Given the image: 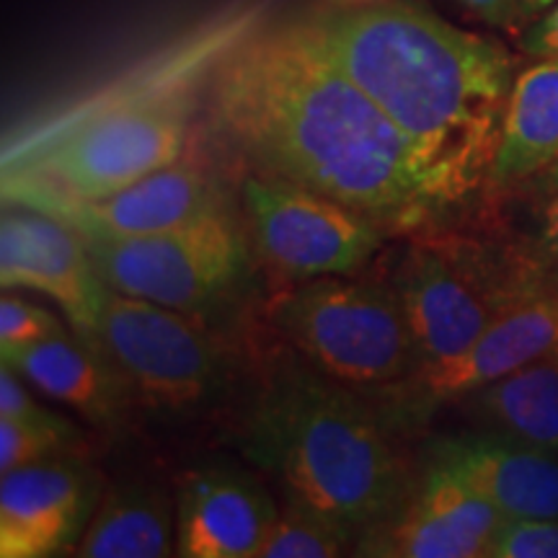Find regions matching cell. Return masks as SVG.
Returning <instances> with one entry per match:
<instances>
[{"label": "cell", "instance_id": "f1b7e54d", "mask_svg": "<svg viewBox=\"0 0 558 558\" xmlns=\"http://www.w3.org/2000/svg\"><path fill=\"white\" fill-rule=\"evenodd\" d=\"M554 3H556V0H522V24H520V32L525 29L530 21L538 19L543 11H548Z\"/></svg>", "mask_w": 558, "mask_h": 558}, {"label": "cell", "instance_id": "1f68e13d", "mask_svg": "<svg viewBox=\"0 0 558 558\" xmlns=\"http://www.w3.org/2000/svg\"><path fill=\"white\" fill-rule=\"evenodd\" d=\"M554 354H558V344H556V349H554Z\"/></svg>", "mask_w": 558, "mask_h": 558}, {"label": "cell", "instance_id": "ffe728a7", "mask_svg": "<svg viewBox=\"0 0 558 558\" xmlns=\"http://www.w3.org/2000/svg\"><path fill=\"white\" fill-rule=\"evenodd\" d=\"M478 429L558 452V354L527 362L456 401Z\"/></svg>", "mask_w": 558, "mask_h": 558}, {"label": "cell", "instance_id": "9c48e42d", "mask_svg": "<svg viewBox=\"0 0 558 558\" xmlns=\"http://www.w3.org/2000/svg\"><path fill=\"white\" fill-rule=\"evenodd\" d=\"M96 344L153 409L197 411L226 386V360L190 313L109 290Z\"/></svg>", "mask_w": 558, "mask_h": 558}, {"label": "cell", "instance_id": "7402d4cb", "mask_svg": "<svg viewBox=\"0 0 558 558\" xmlns=\"http://www.w3.org/2000/svg\"><path fill=\"white\" fill-rule=\"evenodd\" d=\"M357 535L320 509L284 494L259 558H337L352 554Z\"/></svg>", "mask_w": 558, "mask_h": 558}, {"label": "cell", "instance_id": "603a6c76", "mask_svg": "<svg viewBox=\"0 0 558 558\" xmlns=\"http://www.w3.org/2000/svg\"><path fill=\"white\" fill-rule=\"evenodd\" d=\"M81 435L73 424L68 427H37L11 418H0V473H9L39 460L81 450Z\"/></svg>", "mask_w": 558, "mask_h": 558}, {"label": "cell", "instance_id": "4316f807", "mask_svg": "<svg viewBox=\"0 0 558 558\" xmlns=\"http://www.w3.org/2000/svg\"><path fill=\"white\" fill-rule=\"evenodd\" d=\"M520 50L533 60H558V0L520 32Z\"/></svg>", "mask_w": 558, "mask_h": 558}, {"label": "cell", "instance_id": "4fadbf2b", "mask_svg": "<svg viewBox=\"0 0 558 558\" xmlns=\"http://www.w3.org/2000/svg\"><path fill=\"white\" fill-rule=\"evenodd\" d=\"M101 494L99 473L78 452L0 473V556L73 554Z\"/></svg>", "mask_w": 558, "mask_h": 558}, {"label": "cell", "instance_id": "ac0fdd59", "mask_svg": "<svg viewBox=\"0 0 558 558\" xmlns=\"http://www.w3.org/2000/svg\"><path fill=\"white\" fill-rule=\"evenodd\" d=\"M558 160V60L522 68L509 94L494 158L492 190H518L546 177Z\"/></svg>", "mask_w": 558, "mask_h": 558}, {"label": "cell", "instance_id": "7c38bea8", "mask_svg": "<svg viewBox=\"0 0 558 558\" xmlns=\"http://www.w3.org/2000/svg\"><path fill=\"white\" fill-rule=\"evenodd\" d=\"M0 284L47 295L60 305L75 333L96 341L109 284L78 230L39 213L5 205L0 218Z\"/></svg>", "mask_w": 558, "mask_h": 558}, {"label": "cell", "instance_id": "7a4b0ae2", "mask_svg": "<svg viewBox=\"0 0 558 558\" xmlns=\"http://www.w3.org/2000/svg\"><path fill=\"white\" fill-rule=\"evenodd\" d=\"M295 21L407 135L448 218L488 192L520 73L501 41L460 29L424 0L318 5Z\"/></svg>", "mask_w": 558, "mask_h": 558}, {"label": "cell", "instance_id": "d6986e66", "mask_svg": "<svg viewBox=\"0 0 558 558\" xmlns=\"http://www.w3.org/2000/svg\"><path fill=\"white\" fill-rule=\"evenodd\" d=\"M179 554L177 499L148 481L130 478L104 488L73 556L169 558Z\"/></svg>", "mask_w": 558, "mask_h": 558}, {"label": "cell", "instance_id": "cb8c5ba5", "mask_svg": "<svg viewBox=\"0 0 558 558\" xmlns=\"http://www.w3.org/2000/svg\"><path fill=\"white\" fill-rule=\"evenodd\" d=\"M68 333L62 320L39 303L19 295L0 300V349H19Z\"/></svg>", "mask_w": 558, "mask_h": 558}, {"label": "cell", "instance_id": "5bb4252c", "mask_svg": "<svg viewBox=\"0 0 558 558\" xmlns=\"http://www.w3.org/2000/svg\"><path fill=\"white\" fill-rule=\"evenodd\" d=\"M9 205L52 215L86 239H140L190 226L209 213L226 209L228 199L218 179L184 158L107 197L75 199L60 194H24Z\"/></svg>", "mask_w": 558, "mask_h": 558}, {"label": "cell", "instance_id": "e0dca14e", "mask_svg": "<svg viewBox=\"0 0 558 558\" xmlns=\"http://www.w3.org/2000/svg\"><path fill=\"white\" fill-rule=\"evenodd\" d=\"M0 360L32 388L75 409L99 427H117L135 399L107 352L81 333L78 339L60 333L29 347L0 349Z\"/></svg>", "mask_w": 558, "mask_h": 558}, {"label": "cell", "instance_id": "d4e9b609", "mask_svg": "<svg viewBox=\"0 0 558 558\" xmlns=\"http://www.w3.org/2000/svg\"><path fill=\"white\" fill-rule=\"evenodd\" d=\"M488 558H558V520H505Z\"/></svg>", "mask_w": 558, "mask_h": 558}, {"label": "cell", "instance_id": "6da1fadb", "mask_svg": "<svg viewBox=\"0 0 558 558\" xmlns=\"http://www.w3.org/2000/svg\"><path fill=\"white\" fill-rule=\"evenodd\" d=\"M205 111L248 169L344 202L390 235L432 233L448 220L407 135L295 19L228 47L209 73Z\"/></svg>", "mask_w": 558, "mask_h": 558}, {"label": "cell", "instance_id": "9a60e30c", "mask_svg": "<svg viewBox=\"0 0 558 558\" xmlns=\"http://www.w3.org/2000/svg\"><path fill=\"white\" fill-rule=\"evenodd\" d=\"M277 514V499L251 471L194 465L177 484V556L259 558Z\"/></svg>", "mask_w": 558, "mask_h": 558}, {"label": "cell", "instance_id": "3957f363", "mask_svg": "<svg viewBox=\"0 0 558 558\" xmlns=\"http://www.w3.org/2000/svg\"><path fill=\"white\" fill-rule=\"evenodd\" d=\"M243 34L218 24L5 140L3 205L24 194L107 197L184 160L209 73Z\"/></svg>", "mask_w": 558, "mask_h": 558}, {"label": "cell", "instance_id": "83f0119b", "mask_svg": "<svg viewBox=\"0 0 558 558\" xmlns=\"http://www.w3.org/2000/svg\"><path fill=\"white\" fill-rule=\"evenodd\" d=\"M469 16L494 29L520 32L522 0H452Z\"/></svg>", "mask_w": 558, "mask_h": 558}, {"label": "cell", "instance_id": "52a82bcc", "mask_svg": "<svg viewBox=\"0 0 558 558\" xmlns=\"http://www.w3.org/2000/svg\"><path fill=\"white\" fill-rule=\"evenodd\" d=\"M239 197L256 256L292 282L354 275L390 235L344 202L248 166Z\"/></svg>", "mask_w": 558, "mask_h": 558}, {"label": "cell", "instance_id": "484cf974", "mask_svg": "<svg viewBox=\"0 0 558 558\" xmlns=\"http://www.w3.org/2000/svg\"><path fill=\"white\" fill-rule=\"evenodd\" d=\"M0 418H11L21 424H37V427H68V418L54 414L45 403L34 399L16 369L0 365Z\"/></svg>", "mask_w": 558, "mask_h": 558}, {"label": "cell", "instance_id": "277c9868", "mask_svg": "<svg viewBox=\"0 0 558 558\" xmlns=\"http://www.w3.org/2000/svg\"><path fill=\"white\" fill-rule=\"evenodd\" d=\"M243 452L288 497L354 535L386 518L414 481L383 409L295 357L271 367L246 418Z\"/></svg>", "mask_w": 558, "mask_h": 558}, {"label": "cell", "instance_id": "30bf717a", "mask_svg": "<svg viewBox=\"0 0 558 558\" xmlns=\"http://www.w3.org/2000/svg\"><path fill=\"white\" fill-rule=\"evenodd\" d=\"M505 514L452 473L424 465L386 518L362 530L352 556L484 558Z\"/></svg>", "mask_w": 558, "mask_h": 558}, {"label": "cell", "instance_id": "f546056e", "mask_svg": "<svg viewBox=\"0 0 558 558\" xmlns=\"http://www.w3.org/2000/svg\"><path fill=\"white\" fill-rule=\"evenodd\" d=\"M390 3V0H320V5L326 9H341V11H354V9H373V5Z\"/></svg>", "mask_w": 558, "mask_h": 558}, {"label": "cell", "instance_id": "2e32d148", "mask_svg": "<svg viewBox=\"0 0 558 558\" xmlns=\"http://www.w3.org/2000/svg\"><path fill=\"white\" fill-rule=\"evenodd\" d=\"M427 463L469 484L507 520H558V452L476 427L432 439Z\"/></svg>", "mask_w": 558, "mask_h": 558}, {"label": "cell", "instance_id": "4dcf8cb0", "mask_svg": "<svg viewBox=\"0 0 558 558\" xmlns=\"http://www.w3.org/2000/svg\"><path fill=\"white\" fill-rule=\"evenodd\" d=\"M538 181H541L543 190H558V160L554 163V169H550L546 177L538 179Z\"/></svg>", "mask_w": 558, "mask_h": 558}, {"label": "cell", "instance_id": "5b68a950", "mask_svg": "<svg viewBox=\"0 0 558 558\" xmlns=\"http://www.w3.org/2000/svg\"><path fill=\"white\" fill-rule=\"evenodd\" d=\"M271 324L300 357L369 399H383L422 367L388 279H305L275 300Z\"/></svg>", "mask_w": 558, "mask_h": 558}, {"label": "cell", "instance_id": "8fae6325", "mask_svg": "<svg viewBox=\"0 0 558 558\" xmlns=\"http://www.w3.org/2000/svg\"><path fill=\"white\" fill-rule=\"evenodd\" d=\"M558 344V295H538L507 305L471 349L445 365L418 369L414 378L383 396L393 427L416 424L442 403L505 378Z\"/></svg>", "mask_w": 558, "mask_h": 558}, {"label": "cell", "instance_id": "44dd1931", "mask_svg": "<svg viewBox=\"0 0 558 558\" xmlns=\"http://www.w3.org/2000/svg\"><path fill=\"white\" fill-rule=\"evenodd\" d=\"M514 228L488 230L499 259L518 298L558 295V190H543L527 215Z\"/></svg>", "mask_w": 558, "mask_h": 558}, {"label": "cell", "instance_id": "ba28073f", "mask_svg": "<svg viewBox=\"0 0 558 558\" xmlns=\"http://www.w3.org/2000/svg\"><path fill=\"white\" fill-rule=\"evenodd\" d=\"M388 284L414 337L418 369L460 357L512 305L473 235L424 233L396 256Z\"/></svg>", "mask_w": 558, "mask_h": 558}, {"label": "cell", "instance_id": "8992f818", "mask_svg": "<svg viewBox=\"0 0 558 558\" xmlns=\"http://www.w3.org/2000/svg\"><path fill=\"white\" fill-rule=\"evenodd\" d=\"M111 290L199 316L233 295L251 269V241L230 207L166 233L86 239Z\"/></svg>", "mask_w": 558, "mask_h": 558}]
</instances>
